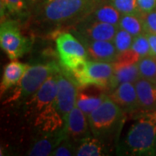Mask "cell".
I'll return each mask as SVG.
<instances>
[{"label":"cell","instance_id":"6da1fadb","mask_svg":"<svg viewBox=\"0 0 156 156\" xmlns=\"http://www.w3.org/2000/svg\"><path fill=\"white\" fill-rule=\"evenodd\" d=\"M117 154L122 155L156 154V109L140 110L128 133L117 146Z\"/></svg>","mask_w":156,"mask_h":156},{"label":"cell","instance_id":"7a4b0ae2","mask_svg":"<svg viewBox=\"0 0 156 156\" xmlns=\"http://www.w3.org/2000/svg\"><path fill=\"white\" fill-rule=\"evenodd\" d=\"M99 0H50L43 2L38 12L40 21L51 24L76 23Z\"/></svg>","mask_w":156,"mask_h":156},{"label":"cell","instance_id":"3957f363","mask_svg":"<svg viewBox=\"0 0 156 156\" xmlns=\"http://www.w3.org/2000/svg\"><path fill=\"white\" fill-rule=\"evenodd\" d=\"M88 120L91 134L108 141L118 138L125 120V112L107 95L100 106L88 115Z\"/></svg>","mask_w":156,"mask_h":156},{"label":"cell","instance_id":"277c9868","mask_svg":"<svg viewBox=\"0 0 156 156\" xmlns=\"http://www.w3.org/2000/svg\"><path fill=\"white\" fill-rule=\"evenodd\" d=\"M61 68V63L59 64L56 62L30 65L21 81L14 87L12 94L6 100L5 103H18L27 101L41 88L51 75L58 72Z\"/></svg>","mask_w":156,"mask_h":156},{"label":"cell","instance_id":"5b68a950","mask_svg":"<svg viewBox=\"0 0 156 156\" xmlns=\"http://www.w3.org/2000/svg\"><path fill=\"white\" fill-rule=\"evenodd\" d=\"M113 71L114 66L112 62L89 59L71 73L79 87L95 86L108 90Z\"/></svg>","mask_w":156,"mask_h":156},{"label":"cell","instance_id":"8992f818","mask_svg":"<svg viewBox=\"0 0 156 156\" xmlns=\"http://www.w3.org/2000/svg\"><path fill=\"white\" fill-rule=\"evenodd\" d=\"M56 44L60 63L70 72L89 60L84 45L71 33L59 34L56 39Z\"/></svg>","mask_w":156,"mask_h":156},{"label":"cell","instance_id":"52a82bcc","mask_svg":"<svg viewBox=\"0 0 156 156\" xmlns=\"http://www.w3.org/2000/svg\"><path fill=\"white\" fill-rule=\"evenodd\" d=\"M0 45L11 60H16L30 51L31 41L23 37L16 20L7 19L1 22Z\"/></svg>","mask_w":156,"mask_h":156},{"label":"cell","instance_id":"ba28073f","mask_svg":"<svg viewBox=\"0 0 156 156\" xmlns=\"http://www.w3.org/2000/svg\"><path fill=\"white\" fill-rule=\"evenodd\" d=\"M78 88L79 86L72 73L62 66L58 72L56 105L64 122L71 109L76 107Z\"/></svg>","mask_w":156,"mask_h":156},{"label":"cell","instance_id":"9c48e42d","mask_svg":"<svg viewBox=\"0 0 156 156\" xmlns=\"http://www.w3.org/2000/svg\"><path fill=\"white\" fill-rule=\"evenodd\" d=\"M118 26L107 23L82 18L74 24L72 33L77 38H85L93 41H113Z\"/></svg>","mask_w":156,"mask_h":156},{"label":"cell","instance_id":"30bf717a","mask_svg":"<svg viewBox=\"0 0 156 156\" xmlns=\"http://www.w3.org/2000/svg\"><path fill=\"white\" fill-rule=\"evenodd\" d=\"M58 72L51 75L41 86V88L28 100L25 101L24 104L28 116L33 118L37 113L56 101Z\"/></svg>","mask_w":156,"mask_h":156},{"label":"cell","instance_id":"8fae6325","mask_svg":"<svg viewBox=\"0 0 156 156\" xmlns=\"http://www.w3.org/2000/svg\"><path fill=\"white\" fill-rule=\"evenodd\" d=\"M64 130L68 138L77 145L84 138L91 135L89 120L78 107H74L64 122Z\"/></svg>","mask_w":156,"mask_h":156},{"label":"cell","instance_id":"7c38bea8","mask_svg":"<svg viewBox=\"0 0 156 156\" xmlns=\"http://www.w3.org/2000/svg\"><path fill=\"white\" fill-rule=\"evenodd\" d=\"M33 126L39 133H48L64 127V120L59 111L56 101L37 113L32 118Z\"/></svg>","mask_w":156,"mask_h":156},{"label":"cell","instance_id":"4fadbf2b","mask_svg":"<svg viewBox=\"0 0 156 156\" xmlns=\"http://www.w3.org/2000/svg\"><path fill=\"white\" fill-rule=\"evenodd\" d=\"M66 136L64 127L54 132L39 133L35 138L29 148L27 155L48 156L51 155L52 152L56 149L59 143Z\"/></svg>","mask_w":156,"mask_h":156},{"label":"cell","instance_id":"5bb4252c","mask_svg":"<svg viewBox=\"0 0 156 156\" xmlns=\"http://www.w3.org/2000/svg\"><path fill=\"white\" fill-rule=\"evenodd\" d=\"M77 39L84 45L89 60L112 63L116 60L117 51L113 41H93L85 38Z\"/></svg>","mask_w":156,"mask_h":156},{"label":"cell","instance_id":"9a60e30c","mask_svg":"<svg viewBox=\"0 0 156 156\" xmlns=\"http://www.w3.org/2000/svg\"><path fill=\"white\" fill-rule=\"evenodd\" d=\"M108 96L125 113L140 110L134 83H125L120 84L114 90L109 91Z\"/></svg>","mask_w":156,"mask_h":156},{"label":"cell","instance_id":"2e32d148","mask_svg":"<svg viewBox=\"0 0 156 156\" xmlns=\"http://www.w3.org/2000/svg\"><path fill=\"white\" fill-rule=\"evenodd\" d=\"M89 89V86L78 88L76 104L87 116L100 106L107 95L105 90L101 88H98L95 92H92Z\"/></svg>","mask_w":156,"mask_h":156},{"label":"cell","instance_id":"e0dca14e","mask_svg":"<svg viewBox=\"0 0 156 156\" xmlns=\"http://www.w3.org/2000/svg\"><path fill=\"white\" fill-rule=\"evenodd\" d=\"M113 66H114V71L109 83V89H108L109 91L114 90L122 83H135L140 78L137 62L124 63V62H114Z\"/></svg>","mask_w":156,"mask_h":156},{"label":"cell","instance_id":"ac0fdd59","mask_svg":"<svg viewBox=\"0 0 156 156\" xmlns=\"http://www.w3.org/2000/svg\"><path fill=\"white\" fill-rule=\"evenodd\" d=\"M122 14L108 1L100 2L99 0L84 17L94 21L107 23L118 26Z\"/></svg>","mask_w":156,"mask_h":156},{"label":"cell","instance_id":"d6986e66","mask_svg":"<svg viewBox=\"0 0 156 156\" xmlns=\"http://www.w3.org/2000/svg\"><path fill=\"white\" fill-rule=\"evenodd\" d=\"M140 110L156 109V83L140 78L134 83Z\"/></svg>","mask_w":156,"mask_h":156},{"label":"cell","instance_id":"ffe728a7","mask_svg":"<svg viewBox=\"0 0 156 156\" xmlns=\"http://www.w3.org/2000/svg\"><path fill=\"white\" fill-rule=\"evenodd\" d=\"M29 66V64L17 61H12L6 65L4 69L0 85L1 95H3L8 89L17 86L28 69Z\"/></svg>","mask_w":156,"mask_h":156},{"label":"cell","instance_id":"44dd1931","mask_svg":"<svg viewBox=\"0 0 156 156\" xmlns=\"http://www.w3.org/2000/svg\"><path fill=\"white\" fill-rule=\"evenodd\" d=\"M27 0H0L1 22L7 19H24L30 14Z\"/></svg>","mask_w":156,"mask_h":156},{"label":"cell","instance_id":"7402d4cb","mask_svg":"<svg viewBox=\"0 0 156 156\" xmlns=\"http://www.w3.org/2000/svg\"><path fill=\"white\" fill-rule=\"evenodd\" d=\"M108 141L95 137L93 134L82 140L77 144L76 155L102 156L108 154Z\"/></svg>","mask_w":156,"mask_h":156},{"label":"cell","instance_id":"603a6c76","mask_svg":"<svg viewBox=\"0 0 156 156\" xmlns=\"http://www.w3.org/2000/svg\"><path fill=\"white\" fill-rule=\"evenodd\" d=\"M118 28L128 31L134 37L145 32L140 17L134 15H122L118 24Z\"/></svg>","mask_w":156,"mask_h":156},{"label":"cell","instance_id":"cb8c5ba5","mask_svg":"<svg viewBox=\"0 0 156 156\" xmlns=\"http://www.w3.org/2000/svg\"><path fill=\"white\" fill-rule=\"evenodd\" d=\"M139 69L140 77L147 79L154 83H156V57L147 56L140 58L137 62Z\"/></svg>","mask_w":156,"mask_h":156},{"label":"cell","instance_id":"d4e9b609","mask_svg":"<svg viewBox=\"0 0 156 156\" xmlns=\"http://www.w3.org/2000/svg\"><path fill=\"white\" fill-rule=\"evenodd\" d=\"M122 15H134L140 17L142 12L140 10L137 0H108Z\"/></svg>","mask_w":156,"mask_h":156},{"label":"cell","instance_id":"484cf974","mask_svg":"<svg viewBox=\"0 0 156 156\" xmlns=\"http://www.w3.org/2000/svg\"><path fill=\"white\" fill-rule=\"evenodd\" d=\"M133 40L134 37L131 34L122 29L118 28L116 34L113 39V43L116 49L117 56L130 50L132 47Z\"/></svg>","mask_w":156,"mask_h":156},{"label":"cell","instance_id":"4316f807","mask_svg":"<svg viewBox=\"0 0 156 156\" xmlns=\"http://www.w3.org/2000/svg\"><path fill=\"white\" fill-rule=\"evenodd\" d=\"M131 49L141 58L144 56L152 55L151 54V47L148 38L146 35V32L140 34L137 37H134Z\"/></svg>","mask_w":156,"mask_h":156},{"label":"cell","instance_id":"83f0119b","mask_svg":"<svg viewBox=\"0 0 156 156\" xmlns=\"http://www.w3.org/2000/svg\"><path fill=\"white\" fill-rule=\"evenodd\" d=\"M77 145L71 140L68 138L67 135L62 140L59 145L52 152L51 156H72L76 155Z\"/></svg>","mask_w":156,"mask_h":156},{"label":"cell","instance_id":"f1b7e54d","mask_svg":"<svg viewBox=\"0 0 156 156\" xmlns=\"http://www.w3.org/2000/svg\"><path fill=\"white\" fill-rule=\"evenodd\" d=\"M140 18L143 23L144 31L156 34V9L149 12L142 13Z\"/></svg>","mask_w":156,"mask_h":156},{"label":"cell","instance_id":"f546056e","mask_svg":"<svg viewBox=\"0 0 156 156\" xmlns=\"http://www.w3.org/2000/svg\"><path fill=\"white\" fill-rule=\"evenodd\" d=\"M137 2L142 13L149 12L156 9V0H137Z\"/></svg>","mask_w":156,"mask_h":156},{"label":"cell","instance_id":"4dcf8cb0","mask_svg":"<svg viewBox=\"0 0 156 156\" xmlns=\"http://www.w3.org/2000/svg\"><path fill=\"white\" fill-rule=\"evenodd\" d=\"M146 35H147L148 41H149V44H150L151 54H152V56L156 57V34L146 32Z\"/></svg>","mask_w":156,"mask_h":156},{"label":"cell","instance_id":"1f68e13d","mask_svg":"<svg viewBox=\"0 0 156 156\" xmlns=\"http://www.w3.org/2000/svg\"><path fill=\"white\" fill-rule=\"evenodd\" d=\"M27 2L29 3V5H30V6L31 7V6H33L37 2H36V0H27Z\"/></svg>","mask_w":156,"mask_h":156},{"label":"cell","instance_id":"d6a6232c","mask_svg":"<svg viewBox=\"0 0 156 156\" xmlns=\"http://www.w3.org/2000/svg\"><path fill=\"white\" fill-rule=\"evenodd\" d=\"M45 1H50V0H44V2H45Z\"/></svg>","mask_w":156,"mask_h":156},{"label":"cell","instance_id":"836d02e7","mask_svg":"<svg viewBox=\"0 0 156 156\" xmlns=\"http://www.w3.org/2000/svg\"><path fill=\"white\" fill-rule=\"evenodd\" d=\"M37 1H38V0H36V2H37Z\"/></svg>","mask_w":156,"mask_h":156}]
</instances>
